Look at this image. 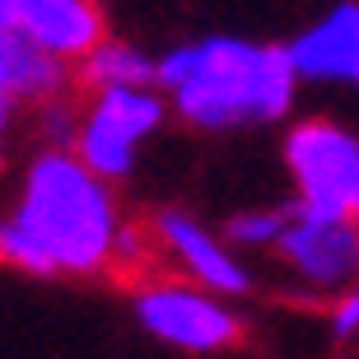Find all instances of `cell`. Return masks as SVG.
<instances>
[{"label":"cell","instance_id":"1","mask_svg":"<svg viewBox=\"0 0 359 359\" xmlns=\"http://www.w3.org/2000/svg\"><path fill=\"white\" fill-rule=\"evenodd\" d=\"M103 182L80 154H38L14 219L0 224V257L33 276L98 271L117 248V210Z\"/></svg>","mask_w":359,"mask_h":359},{"label":"cell","instance_id":"2","mask_svg":"<svg viewBox=\"0 0 359 359\" xmlns=\"http://www.w3.org/2000/svg\"><path fill=\"white\" fill-rule=\"evenodd\" d=\"M299 80L304 75L290 47H262L243 38H201L173 47L159 61V84L173 93L177 117L201 131L285 117Z\"/></svg>","mask_w":359,"mask_h":359},{"label":"cell","instance_id":"3","mask_svg":"<svg viewBox=\"0 0 359 359\" xmlns=\"http://www.w3.org/2000/svg\"><path fill=\"white\" fill-rule=\"evenodd\" d=\"M299 201L322 215H355L359 201V140L332 121H304L285 140Z\"/></svg>","mask_w":359,"mask_h":359},{"label":"cell","instance_id":"4","mask_svg":"<svg viewBox=\"0 0 359 359\" xmlns=\"http://www.w3.org/2000/svg\"><path fill=\"white\" fill-rule=\"evenodd\" d=\"M163 121V98L154 89H98L89 117L80 126V159L89 163L98 177L117 182L135 168V149L145 135L159 131Z\"/></svg>","mask_w":359,"mask_h":359},{"label":"cell","instance_id":"5","mask_svg":"<svg viewBox=\"0 0 359 359\" xmlns=\"http://www.w3.org/2000/svg\"><path fill=\"white\" fill-rule=\"evenodd\" d=\"M276 252L313 290H341L359 276V224L355 215H322L304 201L290 205V224L276 238Z\"/></svg>","mask_w":359,"mask_h":359},{"label":"cell","instance_id":"6","mask_svg":"<svg viewBox=\"0 0 359 359\" xmlns=\"http://www.w3.org/2000/svg\"><path fill=\"white\" fill-rule=\"evenodd\" d=\"M135 318L149 336H159L177 350H191V355L224 350L238 336V318L219 299L201 290H177V285H149L135 299Z\"/></svg>","mask_w":359,"mask_h":359},{"label":"cell","instance_id":"7","mask_svg":"<svg viewBox=\"0 0 359 359\" xmlns=\"http://www.w3.org/2000/svg\"><path fill=\"white\" fill-rule=\"evenodd\" d=\"M10 28H24L28 38H38L47 52L84 61L103 42V24L89 0H5Z\"/></svg>","mask_w":359,"mask_h":359},{"label":"cell","instance_id":"8","mask_svg":"<svg viewBox=\"0 0 359 359\" xmlns=\"http://www.w3.org/2000/svg\"><path fill=\"white\" fill-rule=\"evenodd\" d=\"M290 56L304 80L359 84V5H336L322 24L290 42Z\"/></svg>","mask_w":359,"mask_h":359},{"label":"cell","instance_id":"9","mask_svg":"<svg viewBox=\"0 0 359 359\" xmlns=\"http://www.w3.org/2000/svg\"><path fill=\"white\" fill-rule=\"evenodd\" d=\"M159 233H163V243L173 248V257L205 285V290H215V294H248L252 290V276L238 266V257L229 252L219 238H210L191 215H182V210L159 215Z\"/></svg>","mask_w":359,"mask_h":359},{"label":"cell","instance_id":"10","mask_svg":"<svg viewBox=\"0 0 359 359\" xmlns=\"http://www.w3.org/2000/svg\"><path fill=\"white\" fill-rule=\"evenodd\" d=\"M0 80L10 84L14 98L47 103L66 84V56L47 52L38 38H28L24 28H0Z\"/></svg>","mask_w":359,"mask_h":359},{"label":"cell","instance_id":"11","mask_svg":"<svg viewBox=\"0 0 359 359\" xmlns=\"http://www.w3.org/2000/svg\"><path fill=\"white\" fill-rule=\"evenodd\" d=\"M84 75H89L93 89H117V84L149 89V84H159V61H149L131 42H98L84 56Z\"/></svg>","mask_w":359,"mask_h":359},{"label":"cell","instance_id":"12","mask_svg":"<svg viewBox=\"0 0 359 359\" xmlns=\"http://www.w3.org/2000/svg\"><path fill=\"white\" fill-rule=\"evenodd\" d=\"M290 224V205L285 210H252V215H233L229 219V243L233 248H276V238Z\"/></svg>","mask_w":359,"mask_h":359},{"label":"cell","instance_id":"13","mask_svg":"<svg viewBox=\"0 0 359 359\" xmlns=\"http://www.w3.org/2000/svg\"><path fill=\"white\" fill-rule=\"evenodd\" d=\"M332 332L336 336H355L359 332V285L336 304V318H332Z\"/></svg>","mask_w":359,"mask_h":359},{"label":"cell","instance_id":"14","mask_svg":"<svg viewBox=\"0 0 359 359\" xmlns=\"http://www.w3.org/2000/svg\"><path fill=\"white\" fill-rule=\"evenodd\" d=\"M10 98H14V93H10V84L0 80V135H5V126H10Z\"/></svg>","mask_w":359,"mask_h":359},{"label":"cell","instance_id":"15","mask_svg":"<svg viewBox=\"0 0 359 359\" xmlns=\"http://www.w3.org/2000/svg\"><path fill=\"white\" fill-rule=\"evenodd\" d=\"M0 28H10V10H5V0H0Z\"/></svg>","mask_w":359,"mask_h":359},{"label":"cell","instance_id":"16","mask_svg":"<svg viewBox=\"0 0 359 359\" xmlns=\"http://www.w3.org/2000/svg\"><path fill=\"white\" fill-rule=\"evenodd\" d=\"M355 224H359V201H355Z\"/></svg>","mask_w":359,"mask_h":359}]
</instances>
